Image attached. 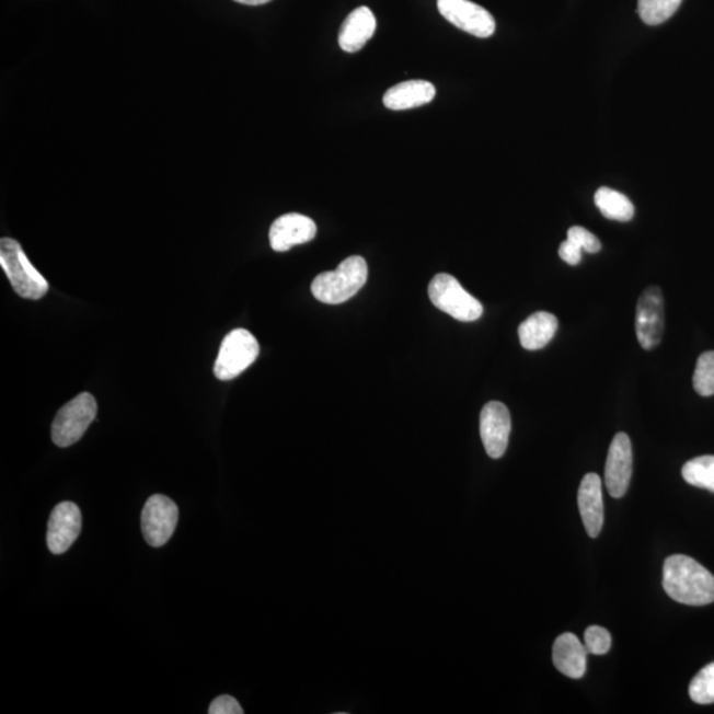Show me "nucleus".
<instances>
[{
    "instance_id": "obj_14",
    "label": "nucleus",
    "mask_w": 714,
    "mask_h": 714,
    "mask_svg": "<svg viewBox=\"0 0 714 714\" xmlns=\"http://www.w3.org/2000/svg\"><path fill=\"white\" fill-rule=\"evenodd\" d=\"M578 508L586 532L591 539L598 538L603 527L602 482L595 473L586 474L578 488Z\"/></svg>"
},
{
    "instance_id": "obj_9",
    "label": "nucleus",
    "mask_w": 714,
    "mask_h": 714,
    "mask_svg": "<svg viewBox=\"0 0 714 714\" xmlns=\"http://www.w3.org/2000/svg\"><path fill=\"white\" fill-rule=\"evenodd\" d=\"M437 5L439 14L457 28L482 39L494 35L495 19L482 5L470 0H438Z\"/></svg>"
},
{
    "instance_id": "obj_7",
    "label": "nucleus",
    "mask_w": 714,
    "mask_h": 714,
    "mask_svg": "<svg viewBox=\"0 0 714 714\" xmlns=\"http://www.w3.org/2000/svg\"><path fill=\"white\" fill-rule=\"evenodd\" d=\"M665 298L658 286H649L636 304L635 330L643 349L659 346L665 334Z\"/></svg>"
},
{
    "instance_id": "obj_3",
    "label": "nucleus",
    "mask_w": 714,
    "mask_h": 714,
    "mask_svg": "<svg viewBox=\"0 0 714 714\" xmlns=\"http://www.w3.org/2000/svg\"><path fill=\"white\" fill-rule=\"evenodd\" d=\"M0 265L16 295L31 301H37L47 295L49 290L47 279L32 266L18 241L0 240Z\"/></svg>"
},
{
    "instance_id": "obj_1",
    "label": "nucleus",
    "mask_w": 714,
    "mask_h": 714,
    "mask_svg": "<svg viewBox=\"0 0 714 714\" xmlns=\"http://www.w3.org/2000/svg\"><path fill=\"white\" fill-rule=\"evenodd\" d=\"M663 588L679 603L705 606L714 602V576L684 554H675L665 561Z\"/></svg>"
},
{
    "instance_id": "obj_18",
    "label": "nucleus",
    "mask_w": 714,
    "mask_h": 714,
    "mask_svg": "<svg viewBox=\"0 0 714 714\" xmlns=\"http://www.w3.org/2000/svg\"><path fill=\"white\" fill-rule=\"evenodd\" d=\"M557 329V318L551 312H534L520 324L519 339L521 347L528 350L544 348L556 335Z\"/></svg>"
},
{
    "instance_id": "obj_21",
    "label": "nucleus",
    "mask_w": 714,
    "mask_h": 714,
    "mask_svg": "<svg viewBox=\"0 0 714 714\" xmlns=\"http://www.w3.org/2000/svg\"><path fill=\"white\" fill-rule=\"evenodd\" d=\"M683 0H637V14L648 25H659L671 19Z\"/></svg>"
},
{
    "instance_id": "obj_23",
    "label": "nucleus",
    "mask_w": 714,
    "mask_h": 714,
    "mask_svg": "<svg viewBox=\"0 0 714 714\" xmlns=\"http://www.w3.org/2000/svg\"><path fill=\"white\" fill-rule=\"evenodd\" d=\"M690 696L694 703L701 705L714 703V663L694 676L690 684Z\"/></svg>"
},
{
    "instance_id": "obj_12",
    "label": "nucleus",
    "mask_w": 714,
    "mask_h": 714,
    "mask_svg": "<svg viewBox=\"0 0 714 714\" xmlns=\"http://www.w3.org/2000/svg\"><path fill=\"white\" fill-rule=\"evenodd\" d=\"M82 518L78 506L62 502L54 508L48 521L47 545L54 554L69 551L81 533Z\"/></svg>"
},
{
    "instance_id": "obj_5",
    "label": "nucleus",
    "mask_w": 714,
    "mask_h": 714,
    "mask_svg": "<svg viewBox=\"0 0 714 714\" xmlns=\"http://www.w3.org/2000/svg\"><path fill=\"white\" fill-rule=\"evenodd\" d=\"M97 416V403L91 393L79 394L57 412L53 424V441L59 448L79 442Z\"/></svg>"
},
{
    "instance_id": "obj_27",
    "label": "nucleus",
    "mask_w": 714,
    "mask_h": 714,
    "mask_svg": "<svg viewBox=\"0 0 714 714\" xmlns=\"http://www.w3.org/2000/svg\"><path fill=\"white\" fill-rule=\"evenodd\" d=\"M558 256L564 260L567 265L576 266L581 263L583 249L577 246L575 242L566 240L558 247Z\"/></svg>"
},
{
    "instance_id": "obj_19",
    "label": "nucleus",
    "mask_w": 714,
    "mask_h": 714,
    "mask_svg": "<svg viewBox=\"0 0 714 714\" xmlns=\"http://www.w3.org/2000/svg\"><path fill=\"white\" fill-rule=\"evenodd\" d=\"M595 203L606 219L630 221L634 218L635 207L627 196L609 187H601L595 195Z\"/></svg>"
},
{
    "instance_id": "obj_24",
    "label": "nucleus",
    "mask_w": 714,
    "mask_h": 714,
    "mask_svg": "<svg viewBox=\"0 0 714 714\" xmlns=\"http://www.w3.org/2000/svg\"><path fill=\"white\" fill-rule=\"evenodd\" d=\"M585 647L592 655L608 654L611 647L609 631L599 626H590L585 631Z\"/></svg>"
},
{
    "instance_id": "obj_26",
    "label": "nucleus",
    "mask_w": 714,
    "mask_h": 714,
    "mask_svg": "<svg viewBox=\"0 0 714 714\" xmlns=\"http://www.w3.org/2000/svg\"><path fill=\"white\" fill-rule=\"evenodd\" d=\"M208 713L209 714H242L244 713V711H242V707L239 704L238 700H235L232 696H228V694H224V696H220L212 701V704H210L209 706Z\"/></svg>"
},
{
    "instance_id": "obj_10",
    "label": "nucleus",
    "mask_w": 714,
    "mask_h": 714,
    "mask_svg": "<svg viewBox=\"0 0 714 714\" xmlns=\"http://www.w3.org/2000/svg\"><path fill=\"white\" fill-rule=\"evenodd\" d=\"M633 475V446L626 433H618L606 459L604 483L615 499L626 495Z\"/></svg>"
},
{
    "instance_id": "obj_28",
    "label": "nucleus",
    "mask_w": 714,
    "mask_h": 714,
    "mask_svg": "<svg viewBox=\"0 0 714 714\" xmlns=\"http://www.w3.org/2000/svg\"><path fill=\"white\" fill-rule=\"evenodd\" d=\"M234 2L246 5H261L272 2V0H234Z\"/></svg>"
},
{
    "instance_id": "obj_16",
    "label": "nucleus",
    "mask_w": 714,
    "mask_h": 714,
    "mask_svg": "<svg viewBox=\"0 0 714 714\" xmlns=\"http://www.w3.org/2000/svg\"><path fill=\"white\" fill-rule=\"evenodd\" d=\"M376 18L373 12L362 5L350 12L339 31V46L344 53L355 54L366 46L375 35Z\"/></svg>"
},
{
    "instance_id": "obj_8",
    "label": "nucleus",
    "mask_w": 714,
    "mask_h": 714,
    "mask_svg": "<svg viewBox=\"0 0 714 714\" xmlns=\"http://www.w3.org/2000/svg\"><path fill=\"white\" fill-rule=\"evenodd\" d=\"M178 520V508L170 497L152 495L146 502L142 511V532L145 540L152 548H161L169 543L174 534Z\"/></svg>"
},
{
    "instance_id": "obj_20",
    "label": "nucleus",
    "mask_w": 714,
    "mask_h": 714,
    "mask_svg": "<svg viewBox=\"0 0 714 714\" xmlns=\"http://www.w3.org/2000/svg\"><path fill=\"white\" fill-rule=\"evenodd\" d=\"M684 481L691 486L714 493V456H703L687 462L681 470Z\"/></svg>"
},
{
    "instance_id": "obj_22",
    "label": "nucleus",
    "mask_w": 714,
    "mask_h": 714,
    "mask_svg": "<svg viewBox=\"0 0 714 714\" xmlns=\"http://www.w3.org/2000/svg\"><path fill=\"white\" fill-rule=\"evenodd\" d=\"M693 388L700 396L711 398L714 394V350L699 357L693 375Z\"/></svg>"
},
{
    "instance_id": "obj_25",
    "label": "nucleus",
    "mask_w": 714,
    "mask_h": 714,
    "mask_svg": "<svg viewBox=\"0 0 714 714\" xmlns=\"http://www.w3.org/2000/svg\"><path fill=\"white\" fill-rule=\"evenodd\" d=\"M567 240L575 242L577 246L588 253H598L602 249L601 241L597 239V235L583 227H572L567 231Z\"/></svg>"
},
{
    "instance_id": "obj_17",
    "label": "nucleus",
    "mask_w": 714,
    "mask_h": 714,
    "mask_svg": "<svg viewBox=\"0 0 714 714\" xmlns=\"http://www.w3.org/2000/svg\"><path fill=\"white\" fill-rule=\"evenodd\" d=\"M436 97V88L429 81L412 80L388 89L384 105L391 111H407L430 104Z\"/></svg>"
},
{
    "instance_id": "obj_11",
    "label": "nucleus",
    "mask_w": 714,
    "mask_h": 714,
    "mask_svg": "<svg viewBox=\"0 0 714 714\" xmlns=\"http://www.w3.org/2000/svg\"><path fill=\"white\" fill-rule=\"evenodd\" d=\"M511 416L505 404L491 401L481 413V437L491 458L499 459L508 448Z\"/></svg>"
},
{
    "instance_id": "obj_6",
    "label": "nucleus",
    "mask_w": 714,
    "mask_h": 714,
    "mask_svg": "<svg viewBox=\"0 0 714 714\" xmlns=\"http://www.w3.org/2000/svg\"><path fill=\"white\" fill-rule=\"evenodd\" d=\"M260 344L247 330L238 329L229 333L221 343L214 373L221 381L238 378L256 361Z\"/></svg>"
},
{
    "instance_id": "obj_13",
    "label": "nucleus",
    "mask_w": 714,
    "mask_h": 714,
    "mask_svg": "<svg viewBox=\"0 0 714 714\" xmlns=\"http://www.w3.org/2000/svg\"><path fill=\"white\" fill-rule=\"evenodd\" d=\"M316 224L308 216L288 214L273 222L269 232L273 251L288 252L292 246L306 244L315 239Z\"/></svg>"
},
{
    "instance_id": "obj_2",
    "label": "nucleus",
    "mask_w": 714,
    "mask_h": 714,
    "mask_svg": "<svg viewBox=\"0 0 714 714\" xmlns=\"http://www.w3.org/2000/svg\"><path fill=\"white\" fill-rule=\"evenodd\" d=\"M368 279V265L360 256L344 260L334 272H324L312 280L311 292L319 302L341 304L355 297Z\"/></svg>"
},
{
    "instance_id": "obj_4",
    "label": "nucleus",
    "mask_w": 714,
    "mask_h": 714,
    "mask_svg": "<svg viewBox=\"0 0 714 714\" xmlns=\"http://www.w3.org/2000/svg\"><path fill=\"white\" fill-rule=\"evenodd\" d=\"M429 298L437 309L461 322H475L483 315V304L450 274L439 273L429 284Z\"/></svg>"
},
{
    "instance_id": "obj_15",
    "label": "nucleus",
    "mask_w": 714,
    "mask_h": 714,
    "mask_svg": "<svg viewBox=\"0 0 714 714\" xmlns=\"http://www.w3.org/2000/svg\"><path fill=\"white\" fill-rule=\"evenodd\" d=\"M553 663L567 678L581 679L588 665V649L575 634L565 633L554 642Z\"/></svg>"
}]
</instances>
